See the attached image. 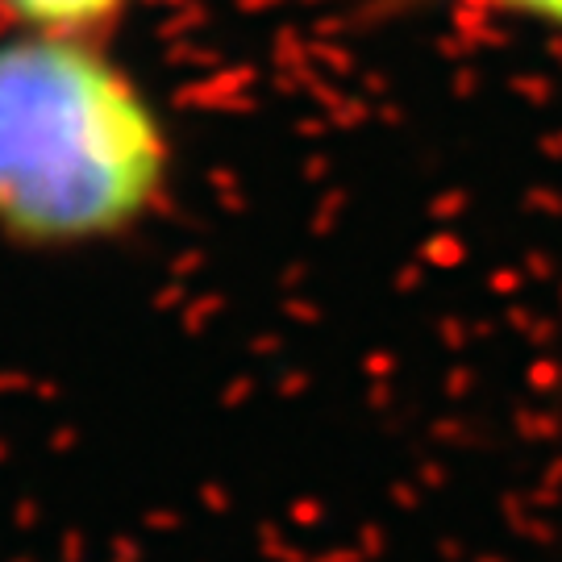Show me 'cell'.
<instances>
[{
  "label": "cell",
  "mask_w": 562,
  "mask_h": 562,
  "mask_svg": "<svg viewBox=\"0 0 562 562\" xmlns=\"http://www.w3.org/2000/svg\"><path fill=\"white\" fill-rule=\"evenodd\" d=\"M171 150L138 84L84 38L0 46V229L25 242H92L142 221Z\"/></svg>",
  "instance_id": "obj_1"
},
{
  "label": "cell",
  "mask_w": 562,
  "mask_h": 562,
  "mask_svg": "<svg viewBox=\"0 0 562 562\" xmlns=\"http://www.w3.org/2000/svg\"><path fill=\"white\" fill-rule=\"evenodd\" d=\"M130 5V0H0L13 21H21L30 34H59L84 38L96 34Z\"/></svg>",
  "instance_id": "obj_2"
},
{
  "label": "cell",
  "mask_w": 562,
  "mask_h": 562,
  "mask_svg": "<svg viewBox=\"0 0 562 562\" xmlns=\"http://www.w3.org/2000/svg\"><path fill=\"white\" fill-rule=\"evenodd\" d=\"M371 5L392 13H471V17H508V21H538L562 30V0H371Z\"/></svg>",
  "instance_id": "obj_3"
}]
</instances>
